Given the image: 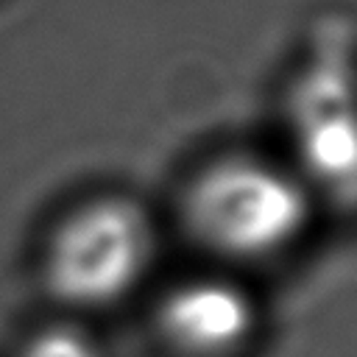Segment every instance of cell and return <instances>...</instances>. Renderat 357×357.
<instances>
[{"mask_svg": "<svg viewBox=\"0 0 357 357\" xmlns=\"http://www.w3.org/2000/svg\"><path fill=\"white\" fill-rule=\"evenodd\" d=\"M153 254L145 209L123 195L78 204L50 231L42 254L45 287L61 304L98 310L137 287Z\"/></svg>", "mask_w": 357, "mask_h": 357, "instance_id": "obj_2", "label": "cell"}, {"mask_svg": "<svg viewBox=\"0 0 357 357\" xmlns=\"http://www.w3.org/2000/svg\"><path fill=\"white\" fill-rule=\"evenodd\" d=\"M20 357H103L95 337L73 324H50L36 329L20 349Z\"/></svg>", "mask_w": 357, "mask_h": 357, "instance_id": "obj_4", "label": "cell"}, {"mask_svg": "<svg viewBox=\"0 0 357 357\" xmlns=\"http://www.w3.org/2000/svg\"><path fill=\"white\" fill-rule=\"evenodd\" d=\"M257 301L229 276H192L156 307V329L178 357H234L257 332Z\"/></svg>", "mask_w": 357, "mask_h": 357, "instance_id": "obj_3", "label": "cell"}, {"mask_svg": "<svg viewBox=\"0 0 357 357\" xmlns=\"http://www.w3.org/2000/svg\"><path fill=\"white\" fill-rule=\"evenodd\" d=\"M310 215L304 181L257 156L215 159L184 192V218L195 240L237 262L284 254L301 240Z\"/></svg>", "mask_w": 357, "mask_h": 357, "instance_id": "obj_1", "label": "cell"}]
</instances>
